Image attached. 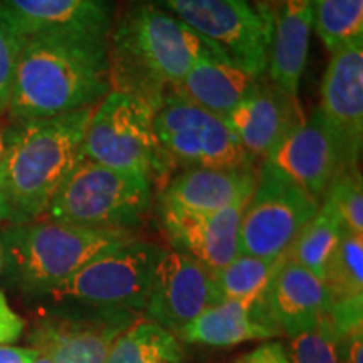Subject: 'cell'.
Here are the masks:
<instances>
[{
    "mask_svg": "<svg viewBox=\"0 0 363 363\" xmlns=\"http://www.w3.org/2000/svg\"><path fill=\"white\" fill-rule=\"evenodd\" d=\"M331 301L363 296V235L343 229L325 267Z\"/></svg>",
    "mask_w": 363,
    "mask_h": 363,
    "instance_id": "26",
    "label": "cell"
},
{
    "mask_svg": "<svg viewBox=\"0 0 363 363\" xmlns=\"http://www.w3.org/2000/svg\"><path fill=\"white\" fill-rule=\"evenodd\" d=\"M240 363H289V358L283 345L269 342L244 355Z\"/></svg>",
    "mask_w": 363,
    "mask_h": 363,
    "instance_id": "33",
    "label": "cell"
},
{
    "mask_svg": "<svg viewBox=\"0 0 363 363\" xmlns=\"http://www.w3.org/2000/svg\"><path fill=\"white\" fill-rule=\"evenodd\" d=\"M264 162L320 203L331 180L343 170L337 143L318 110L286 136Z\"/></svg>",
    "mask_w": 363,
    "mask_h": 363,
    "instance_id": "15",
    "label": "cell"
},
{
    "mask_svg": "<svg viewBox=\"0 0 363 363\" xmlns=\"http://www.w3.org/2000/svg\"><path fill=\"white\" fill-rule=\"evenodd\" d=\"M179 338L152 321L140 318L113 342L104 363H182Z\"/></svg>",
    "mask_w": 363,
    "mask_h": 363,
    "instance_id": "23",
    "label": "cell"
},
{
    "mask_svg": "<svg viewBox=\"0 0 363 363\" xmlns=\"http://www.w3.org/2000/svg\"><path fill=\"white\" fill-rule=\"evenodd\" d=\"M0 220H2V208H0Z\"/></svg>",
    "mask_w": 363,
    "mask_h": 363,
    "instance_id": "38",
    "label": "cell"
},
{
    "mask_svg": "<svg viewBox=\"0 0 363 363\" xmlns=\"http://www.w3.org/2000/svg\"><path fill=\"white\" fill-rule=\"evenodd\" d=\"M288 358L289 363H340L330 313L315 330L289 338Z\"/></svg>",
    "mask_w": 363,
    "mask_h": 363,
    "instance_id": "29",
    "label": "cell"
},
{
    "mask_svg": "<svg viewBox=\"0 0 363 363\" xmlns=\"http://www.w3.org/2000/svg\"><path fill=\"white\" fill-rule=\"evenodd\" d=\"M264 76H254L240 69L208 48L195 61L184 81L172 91L212 115L227 120V116L256 91Z\"/></svg>",
    "mask_w": 363,
    "mask_h": 363,
    "instance_id": "20",
    "label": "cell"
},
{
    "mask_svg": "<svg viewBox=\"0 0 363 363\" xmlns=\"http://www.w3.org/2000/svg\"><path fill=\"white\" fill-rule=\"evenodd\" d=\"M0 19L21 38L81 34L108 38L111 0H0Z\"/></svg>",
    "mask_w": 363,
    "mask_h": 363,
    "instance_id": "17",
    "label": "cell"
},
{
    "mask_svg": "<svg viewBox=\"0 0 363 363\" xmlns=\"http://www.w3.org/2000/svg\"><path fill=\"white\" fill-rule=\"evenodd\" d=\"M38 352H39V350H38ZM33 363H54V362H52L51 357L45 355V353H43V352H39L38 358H35V360H34Z\"/></svg>",
    "mask_w": 363,
    "mask_h": 363,
    "instance_id": "36",
    "label": "cell"
},
{
    "mask_svg": "<svg viewBox=\"0 0 363 363\" xmlns=\"http://www.w3.org/2000/svg\"><path fill=\"white\" fill-rule=\"evenodd\" d=\"M94 106L22 121L6 131V152L0 163L2 220L27 224L44 219L54 195L81 160Z\"/></svg>",
    "mask_w": 363,
    "mask_h": 363,
    "instance_id": "2",
    "label": "cell"
},
{
    "mask_svg": "<svg viewBox=\"0 0 363 363\" xmlns=\"http://www.w3.org/2000/svg\"><path fill=\"white\" fill-rule=\"evenodd\" d=\"M318 208L320 202L262 162L240 219L239 254L279 259Z\"/></svg>",
    "mask_w": 363,
    "mask_h": 363,
    "instance_id": "10",
    "label": "cell"
},
{
    "mask_svg": "<svg viewBox=\"0 0 363 363\" xmlns=\"http://www.w3.org/2000/svg\"><path fill=\"white\" fill-rule=\"evenodd\" d=\"M22 38L0 19V111H7Z\"/></svg>",
    "mask_w": 363,
    "mask_h": 363,
    "instance_id": "30",
    "label": "cell"
},
{
    "mask_svg": "<svg viewBox=\"0 0 363 363\" xmlns=\"http://www.w3.org/2000/svg\"><path fill=\"white\" fill-rule=\"evenodd\" d=\"M160 155L153 108L133 94L111 89L94 106L81 158L152 180L160 170Z\"/></svg>",
    "mask_w": 363,
    "mask_h": 363,
    "instance_id": "8",
    "label": "cell"
},
{
    "mask_svg": "<svg viewBox=\"0 0 363 363\" xmlns=\"http://www.w3.org/2000/svg\"><path fill=\"white\" fill-rule=\"evenodd\" d=\"M321 203L331 208L343 229L363 235V182L358 167L337 174Z\"/></svg>",
    "mask_w": 363,
    "mask_h": 363,
    "instance_id": "28",
    "label": "cell"
},
{
    "mask_svg": "<svg viewBox=\"0 0 363 363\" xmlns=\"http://www.w3.org/2000/svg\"><path fill=\"white\" fill-rule=\"evenodd\" d=\"M208 48L170 12L148 0H135L113 33L111 83L155 111Z\"/></svg>",
    "mask_w": 363,
    "mask_h": 363,
    "instance_id": "3",
    "label": "cell"
},
{
    "mask_svg": "<svg viewBox=\"0 0 363 363\" xmlns=\"http://www.w3.org/2000/svg\"><path fill=\"white\" fill-rule=\"evenodd\" d=\"M39 352L33 347L0 345V363H33Z\"/></svg>",
    "mask_w": 363,
    "mask_h": 363,
    "instance_id": "34",
    "label": "cell"
},
{
    "mask_svg": "<svg viewBox=\"0 0 363 363\" xmlns=\"http://www.w3.org/2000/svg\"><path fill=\"white\" fill-rule=\"evenodd\" d=\"M135 239L133 230L93 229L49 219L11 224L0 234L2 271L27 296L43 298L94 257Z\"/></svg>",
    "mask_w": 363,
    "mask_h": 363,
    "instance_id": "4",
    "label": "cell"
},
{
    "mask_svg": "<svg viewBox=\"0 0 363 363\" xmlns=\"http://www.w3.org/2000/svg\"><path fill=\"white\" fill-rule=\"evenodd\" d=\"M261 301L274 328L289 338L315 330L328 316L331 306L323 279L284 256Z\"/></svg>",
    "mask_w": 363,
    "mask_h": 363,
    "instance_id": "16",
    "label": "cell"
},
{
    "mask_svg": "<svg viewBox=\"0 0 363 363\" xmlns=\"http://www.w3.org/2000/svg\"><path fill=\"white\" fill-rule=\"evenodd\" d=\"M108 38L38 34L22 38L7 113L16 123L66 115L110 93Z\"/></svg>",
    "mask_w": 363,
    "mask_h": 363,
    "instance_id": "1",
    "label": "cell"
},
{
    "mask_svg": "<svg viewBox=\"0 0 363 363\" xmlns=\"http://www.w3.org/2000/svg\"><path fill=\"white\" fill-rule=\"evenodd\" d=\"M152 203L148 177L81 158L54 195L45 219L93 229L133 230Z\"/></svg>",
    "mask_w": 363,
    "mask_h": 363,
    "instance_id": "6",
    "label": "cell"
},
{
    "mask_svg": "<svg viewBox=\"0 0 363 363\" xmlns=\"http://www.w3.org/2000/svg\"><path fill=\"white\" fill-rule=\"evenodd\" d=\"M4 269V252H2V249H0V271Z\"/></svg>",
    "mask_w": 363,
    "mask_h": 363,
    "instance_id": "37",
    "label": "cell"
},
{
    "mask_svg": "<svg viewBox=\"0 0 363 363\" xmlns=\"http://www.w3.org/2000/svg\"><path fill=\"white\" fill-rule=\"evenodd\" d=\"M318 111L337 143L342 169H355L363 147V40L331 52Z\"/></svg>",
    "mask_w": 363,
    "mask_h": 363,
    "instance_id": "12",
    "label": "cell"
},
{
    "mask_svg": "<svg viewBox=\"0 0 363 363\" xmlns=\"http://www.w3.org/2000/svg\"><path fill=\"white\" fill-rule=\"evenodd\" d=\"M189 26L216 52L240 69L264 76L272 13L249 0H148Z\"/></svg>",
    "mask_w": 363,
    "mask_h": 363,
    "instance_id": "7",
    "label": "cell"
},
{
    "mask_svg": "<svg viewBox=\"0 0 363 363\" xmlns=\"http://www.w3.org/2000/svg\"><path fill=\"white\" fill-rule=\"evenodd\" d=\"M247 202L217 212H190L160 203L158 212L172 249L216 272L239 254V227Z\"/></svg>",
    "mask_w": 363,
    "mask_h": 363,
    "instance_id": "14",
    "label": "cell"
},
{
    "mask_svg": "<svg viewBox=\"0 0 363 363\" xmlns=\"http://www.w3.org/2000/svg\"><path fill=\"white\" fill-rule=\"evenodd\" d=\"M279 261L281 257L262 259L247 254H238L225 267L214 272L220 299H238V301L259 299L264 294Z\"/></svg>",
    "mask_w": 363,
    "mask_h": 363,
    "instance_id": "27",
    "label": "cell"
},
{
    "mask_svg": "<svg viewBox=\"0 0 363 363\" xmlns=\"http://www.w3.org/2000/svg\"><path fill=\"white\" fill-rule=\"evenodd\" d=\"M340 363L363 362V325L335 333Z\"/></svg>",
    "mask_w": 363,
    "mask_h": 363,
    "instance_id": "31",
    "label": "cell"
},
{
    "mask_svg": "<svg viewBox=\"0 0 363 363\" xmlns=\"http://www.w3.org/2000/svg\"><path fill=\"white\" fill-rule=\"evenodd\" d=\"M313 29L330 52L363 40V0H311Z\"/></svg>",
    "mask_w": 363,
    "mask_h": 363,
    "instance_id": "25",
    "label": "cell"
},
{
    "mask_svg": "<svg viewBox=\"0 0 363 363\" xmlns=\"http://www.w3.org/2000/svg\"><path fill=\"white\" fill-rule=\"evenodd\" d=\"M225 121L247 155L252 160H264L286 136L305 121V115L298 98L289 96L264 76L256 91Z\"/></svg>",
    "mask_w": 363,
    "mask_h": 363,
    "instance_id": "18",
    "label": "cell"
},
{
    "mask_svg": "<svg viewBox=\"0 0 363 363\" xmlns=\"http://www.w3.org/2000/svg\"><path fill=\"white\" fill-rule=\"evenodd\" d=\"M313 30L311 0H278L266 76L289 96L298 98Z\"/></svg>",
    "mask_w": 363,
    "mask_h": 363,
    "instance_id": "21",
    "label": "cell"
},
{
    "mask_svg": "<svg viewBox=\"0 0 363 363\" xmlns=\"http://www.w3.org/2000/svg\"><path fill=\"white\" fill-rule=\"evenodd\" d=\"M222 301L214 271L175 249H162L153 267L145 320L177 335L207 308Z\"/></svg>",
    "mask_w": 363,
    "mask_h": 363,
    "instance_id": "11",
    "label": "cell"
},
{
    "mask_svg": "<svg viewBox=\"0 0 363 363\" xmlns=\"http://www.w3.org/2000/svg\"><path fill=\"white\" fill-rule=\"evenodd\" d=\"M26 330V321L9 305L7 296L0 291V345L16 343Z\"/></svg>",
    "mask_w": 363,
    "mask_h": 363,
    "instance_id": "32",
    "label": "cell"
},
{
    "mask_svg": "<svg viewBox=\"0 0 363 363\" xmlns=\"http://www.w3.org/2000/svg\"><path fill=\"white\" fill-rule=\"evenodd\" d=\"M4 152H6V130L0 126V163H2Z\"/></svg>",
    "mask_w": 363,
    "mask_h": 363,
    "instance_id": "35",
    "label": "cell"
},
{
    "mask_svg": "<svg viewBox=\"0 0 363 363\" xmlns=\"http://www.w3.org/2000/svg\"><path fill=\"white\" fill-rule=\"evenodd\" d=\"M130 313H83L57 310L35 323L29 342L54 363H104L111 345L140 320Z\"/></svg>",
    "mask_w": 363,
    "mask_h": 363,
    "instance_id": "13",
    "label": "cell"
},
{
    "mask_svg": "<svg viewBox=\"0 0 363 363\" xmlns=\"http://www.w3.org/2000/svg\"><path fill=\"white\" fill-rule=\"evenodd\" d=\"M153 131L163 155L187 167L249 169L254 162L229 123L175 91L153 111Z\"/></svg>",
    "mask_w": 363,
    "mask_h": 363,
    "instance_id": "9",
    "label": "cell"
},
{
    "mask_svg": "<svg viewBox=\"0 0 363 363\" xmlns=\"http://www.w3.org/2000/svg\"><path fill=\"white\" fill-rule=\"evenodd\" d=\"M256 182L254 167H190L170 180L160 195V203L190 212H217L247 202Z\"/></svg>",
    "mask_w": 363,
    "mask_h": 363,
    "instance_id": "19",
    "label": "cell"
},
{
    "mask_svg": "<svg viewBox=\"0 0 363 363\" xmlns=\"http://www.w3.org/2000/svg\"><path fill=\"white\" fill-rule=\"evenodd\" d=\"M342 233V224L331 208L320 203V208L288 247L284 257L303 266L313 274L323 279L325 267Z\"/></svg>",
    "mask_w": 363,
    "mask_h": 363,
    "instance_id": "24",
    "label": "cell"
},
{
    "mask_svg": "<svg viewBox=\"0 0 363 363\" xmlns=\"http://www.w3.org/2000/svg\"><path fill=\"white\" fill-rule=\"evenodd\" d=\"M278 335L279 331L267 318L259 298L256 301L222 299L184 326L175 337L184 342L208 347H234L244 342L267 340Z\"/></svg>",
    "mask_w": 363,
    "mask_h": 363,
    "instance_id": "22",
    "label": "cell"
},
{
    "mask_svg": "<svg viewBox=\"0 0 363 363\" xmlns=\"http://www.w3.org/2000/svg\"><path fill=\"white\" fill-rule=\"evenodd\" d=\"M162 247L135 239L94 257L43 296L62 311L143 316Z\"/></svg>",
    "mask_w": 363,
    "mask_h": 363,
    "instance_id": "5",
    "label": "cell"
}]
</instances>
